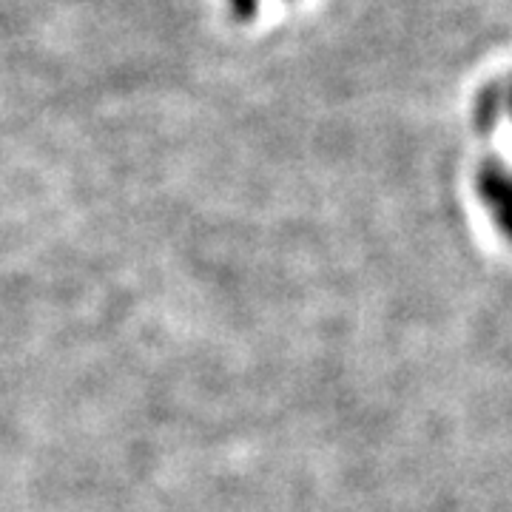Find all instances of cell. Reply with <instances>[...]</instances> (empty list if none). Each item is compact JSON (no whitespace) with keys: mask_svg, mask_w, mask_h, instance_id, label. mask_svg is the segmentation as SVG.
Instances as JSON below:
<instances>
[{"mask_svg":"<svg viewBox=\"0 0 512 512\" xmlns=\"http://www.w3.org/2000/svg\"><path fill=\"white\" fill-rule=\"evenodd\" d=\"M256 6L259 0H231V9L239 20H251L256 15Z\"/></svg>","mask_w":512,"mask_h":512,"instance_id":"6da1fadb","label":"cell"}]
</instances>
